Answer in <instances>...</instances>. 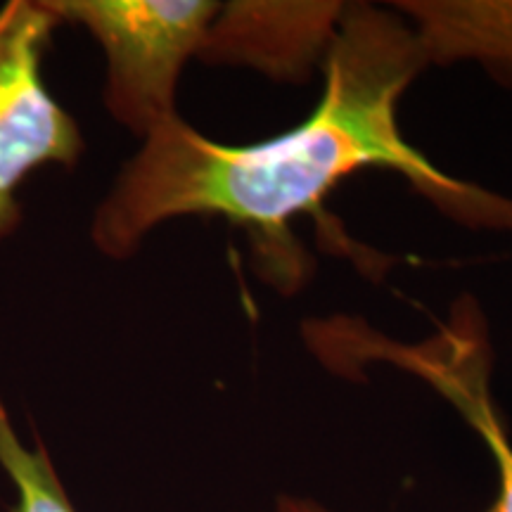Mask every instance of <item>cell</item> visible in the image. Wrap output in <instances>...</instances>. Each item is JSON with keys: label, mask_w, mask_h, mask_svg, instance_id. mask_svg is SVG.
<instances>
[{"label": "cell", "mask_w": 512, "mask_h": 512, "mask_svg": "<svg viewBox=\"0 0 512 512\" xmlns=\"http://www.w3.org/2000/svg\"><path fill=\"white\" fill-rule=\"evenodd\" d=\"M325 53L318 107L271 140L214 143L181 117L152 128L95 211V247L126 259L159 223L190 214L280 228L366 166L401 171L460 221L512 230V200L444 176L403 138L396 105L430 62L418 31L354 5Z\"/></svg>", "instance_id": "cell-1"}, {"label": "cell", "mask_w": 512, "mask_h": 512, "mask_svg": "<svg viewBox=\"0 0 512 512\" xmlns=\"http://www.w3.org/2000/svg\"><path fill=\"white\" fill-rule=\"evenodd\" d=\"M60 24L91 31L107 57L105 105L138 136L178 117L183 64L200 53L221 5L209 0H43Z\"/></svg>", "instance_id": "cell-2"}, {"label": "cell", "mask_w": 512, "mask_h": 512, "mask_svg": "<svg viewBox=\"0 0 512 512\" xmlns=\"http://www.w3.org/2000/svg\"><path fill=\"white\" fill-rule=\"evenodd\" d=\"M57 27L43 0L0 8V242L22 226L24 181L43 166L74 169L83 152L79 124L43 79Z\"/></svg>", "instance_id": "cell-3"}, {"label": "cell", "mask_w": 512, "mask_h": 512, "mask_svg": "<svg viewBox=\"0 0 512 512\" xmlns=\"http://www.w3.org/2000/svg\"><path fill=\"white\" fill-rule=\"evenodd\" d=\"M342 12L337 3H233L219 10L200 55L292 76L328 50Z\"/></svg>", "instance_id": "cell-4"}, {"label": "cell", "mask_w": 512, "mask_h": 512, "mask_svg": "<svg viewBox=\"0 0 512 512\" xmlns=\"http://www.w3.org/2000/svg\"><path fill=\"white\" fill-rule=\"evenodd\" d=\"M401 361L427 377L465 415L494 453L498 467V496L486 512H512V444L489 396V363L479 332L458 323L437 342L406 349Z\"/></svg>", "instance_id": "cell-5"}, {"label": "cell", "mask_w": 512, "mask_h": 512, "mask_svg": "<svg viewBox=\"0 0 512 512\" xmlns=\"http://www.w3.org/2000/svg\"><path fill=\"white\" fill-rule=\"evenodd\" d=\"M418 19L427 60L479 57L512 74V3H403Z\"/></svg>", "instance_id": "cell-6"}, {"label": "cell", "mask_w": 512, "mask_h": 512, "mask_svg": "<svg viewBox=\"0 0 512 512\" xmlns=\"http://www.w3.org/2000/svg\"><path fill=\"white\" fill-rule=\"evenodd\" d=\"M0 467L8 472L17 489V505L10 512H76L46 446L36 441V448H27L17 439L3 401H0Z\"/></svg>", "instance_id": "cell-7"}, {"label": "cell", "mask_w": 512, "mask_h": 512, "mask_svg": "<svg viewBox=\"0 0 512 512\" xmlns=\"http://www.w3.org/2000/svg\"><path fill=\"white\" fill-rule=\"evenodd\" d=\"M278 512H330L325 508H320L318 503L313 501H302V498H280L278 503Z\"/></svg>", "instance_id": "cell-8"}]
</instances>
